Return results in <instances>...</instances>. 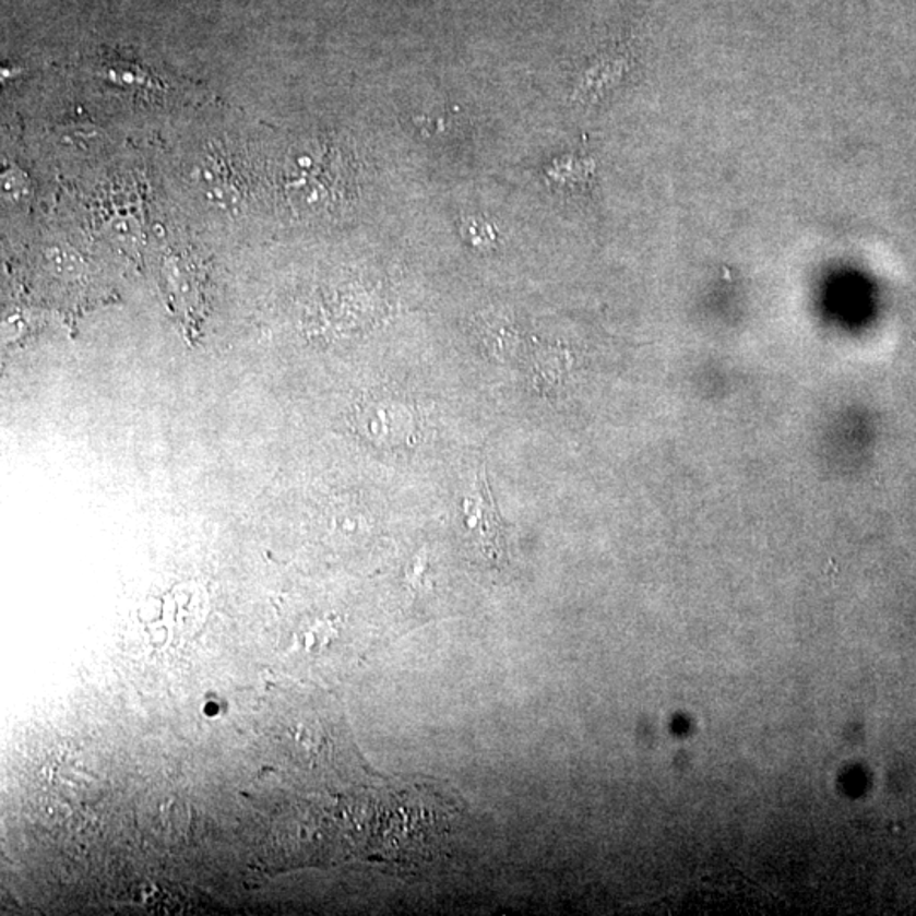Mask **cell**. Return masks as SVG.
<instances>
[{"label": "cell", "instance_id": "obj_3", "mask_svg": "<svg viewBox=\"0 0 916 916\" xmlns=\"http://www.w3.org/2000/svg\"><path fill=\"white\" fill-rule=\"evenodd\" d=\"M202 170L211 198L217 199V202H225L226 199H231L233 202L236 199L240 201L247 189V180L241 176L240 165H236L229 156L214 155L213 158H205Z\"/></svg>", "mask_w": 916, "mask_h": 916}, {"label": "cell", "instance_id": "obj_1", "mask_svg": "<svg viewBox=\"0 0 916 916\" xmlns=\"http://www.w3.org/2000/svg\"><path fill=\"white\" fill-rule=\"evenodd\" d=\"M275 191L297 217L335 214L357 195V168L345 148L328 138H306L282 155Z\"/></svg>", "mask_w": 916, "mask_h": 916}, {"label": "cell", "instance_id": "obj_2", "mask_svg": "<svg viewBox=\"0 0 916 916\" xmlns=\"http://www.w3.org/2000/svg\"><path fill=\"white\" fill-rule=\"evenodd\" d=\"M467 510V528L471 530L472 538L479 545L487 559L499 560L504 557V542H502L501 521L496 514L495 502H492L489 489H487L486 477L479 487L477 502H465Z\"/></svg>", "mask_w": 916, "mask_h": 916}]
</instances>
